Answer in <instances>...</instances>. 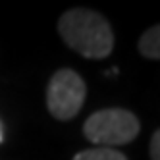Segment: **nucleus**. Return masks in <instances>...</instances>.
Listing matches in <instances>:
<instances>
[{"label": "nucleus", "instance_id": "nucleus-3", "mask_svg": "<svg viewBox=\"0 0 160 160\" xmlns=\"http://www.w3.org/2000/svg\"><path fill=\"white\" fill-rule=\"evenodd\" d=\"M85 81L77 72L64 68L58 70L47 87V108L56 120H73L85 102Z\"/></svg>", "mask_w": 160, "mask_h": 160}, {"label": "nucleus", "instance_id": "nucleus-4", "mask_svg": "<svg viewBox=\"0 0 160 160\" xmlns=\"http://www.w3.org/2000/svg\"><path fill=\"white\" fill-rule=\"evenodd\" d=\"M139 52L148 60H160V23L147 29L141 35Z\"/></svg>", "mask_w": 160, "mask_h": 160}, {"label": "nucleus", "instance_id": "nucleus-7", "mask_svg": "<svg viewBox=\"0 0 160 160\" xmlns=\"http://www.w3.org/2000/svg\"><path fill=\"white\" fill-rule=\"evenodd\" d=\"M0 143H2V135H0Z\"/></svg>", "mask_w": 160, "mask_h": 160}, {"label": "nucleus", "instance_id": "nucleus-2", "mask_svg": "<svg viewBox=\"0 0 160 160\" xmlns=\"http://www.w3.org/2000/svg\"><path fill=\"white\" fill-rule=\"evenodd\" d=\"M139 120L133 112L123 108H104L91 114L83 125L85 139L93 145L112 148L131 143L139 135Z\"/></svg>", "mask_w": 160, "mask_h": 160}, {"label": "nucleus", "instance_id": "nucleus-5", "mask_svg": "<svg viewBox=\"0 0 160 160\" xmlns=\"http://www.w3.org/2000/svg\"><path fill=\"white\" fill-rule=\"evenodd\" d=\"M73 160H128V156L116 151V148L97 147V148H87V151L77 152L73 156Z\"/></svg>", "mask_w": 160, "mask_h": 160}, {"label": "nucleus", "instance_id": "nucleus-6", "mask_svg": "<svg viewBox=\"0 0 160 160\" xmlns=\"http://www.w3.org/2000/svg\"><path fill=\"white\" fill-rule=\"evenodd\" d=\"M151 160H160V129H156L151 137Z\"/></svg>", "mask_w": 160, "mask_h": 160}, {"label": "nucleus", "instance_id": "nucleus-1", "mask_svg": "<svg viewBox=\"0 0 160 160\" xmlns=\"http://www.w3.org/2000/svg\"><path fill=\"white\" fill-rule=\"evenodd\" d=\"M58 31L64 42L89 60H102L114 48L110 23L98 12L87 8H72L58 19Z\"/></svg>", "mask_w": 160, "mask_h": 160}]
</instances>
